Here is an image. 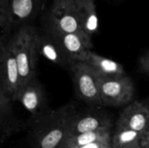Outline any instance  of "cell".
Instances as JSON below:
<instances>
[{
  "instance_id": "cell-1",
  "label": "cell",
  "mask_w": 149,
  "mask_h": 148,
  "mask_svg": "<svg viewBox=\"0 0 149 148\" xmlns=\"http://www.w3.org/2000/svg\"><path fill=\"white\" fill-rule=\"evenodd\" d=\"M74 106L65 105L50 109L42 117L31 122L28 140L31 148H61L68 136Z\"/></svg>"
},
{
  "instance_id": "cell-2",
  "label": "cell",
  "mask_w": 149,
  "mask_h": 148,
  "mask_svg": "<svg viewBox=\"0 0 149 148\" xmlns=\"http://www.w3.org/2000/svg\"><path fill=\"white\" fill-rule=\"evenodd\" d=\"M37 38L38 31L34 27L23 25L9 40L17 63L21 85L37 78Z\"/></svg>"
},
{
  "instance_id": "cell-3",
  "label": "cell",
  "mask_w": 149,
  "mask_h": 148,
  "mask_svg": "<svg viewBox=\"0 0 149 148\" xmlns=\"http://www.w3.org/2000/svg\"><path fill=\"white\" fill-rule=\"evenodd\" d=\"M45 29L60 33L77 34L93 44L92 38L83 31L79 24L75 0H53Z\"/></svg>"
},
{
  "instance_id": "cell-4",
  "label": "cell",
  "mask_w": 149,
  "mask_h": 148,
  "mask_svg": "<svg viewBox=\"0 0 149 148\" xmlns=\"http://www.w3.org/2000/svg\"><path fill=\"white\" fill-rule=\"evenodd\" d=\"M74 90L79 100L92 106H100V78L86 62H74L70 69Z\"/></svg>"
},
{
  "instance_id": "cell-5",
  "label": "cell",
  "mask_w": 149,
  "mask_h": 148,
  "mask_svg": "<svg viewBox=\"0 0 149 148\" xmlns=\"http://www.w3.org/2000/svg\"><path fill=\"white\" fill-rule=\"evenodd\" d=\"M134 84L127 75L109 79L100 78L102 106L118 107L128 105L134 99Z\"/></svg>"
},
{
  "instance_id": "cell-6",
  "label": "cell",
  "mask_w": 149,
  "mask_h": 148,
  "mask_svg": "<svg viewBox=\"0 0 149 148\" xmlns=\"http://www.w3.org/2000/svg\"><path fill=\"white\" fill-rule=\"evenodd\" d=\"M97 107L99 106H93V108L79 112L74 107L70 120L67 138L85 133L111 130L113 126L112 119L105 111Z\"/></svg>"
},
{
  "instance_id": "cell-7",
  "label": "cell",
  "mask_w": 149,
  "mask_h": 148,
  "mask_svg": "<svg viewBox=\"0 0 149 148\" xmlns=\"http://www.w3.org/2000/svg\"><path fill=\"white\" fill-rule=\"evenodd\" d=\"M13 101H18L30 113L31 122L42 117L50 108L45 91L38 78L23 84Z\"/></svg>"
},
{
  "instance_id": "cell-8",
  "label": "cell",
  "mask_w": 149,
  "mask_h": 148,
  "mask_svg": "<svg viewBox=\"0 0 149 148\" xmlns=\"http://www.w3.org/2000/svg\"><path fill=\"white\" fill-rule=\"evenodd\" d=\"M45 0H0V16L11 26L24 24L39 12Z\"/></svg>"
},
{
  "instance_id": "cell-9",
  "label": "cell",
  "mask_w": 149,
  "mask_h": 148,
  "mask_svg": "<svg viewBox=\"0 0 149 148\" xmlns=\"http://www.w3.org/2000/svg\"><path fill=\"white\" fill-rule=\"evenodd\" d=\"M20 85L21 79L17 63L11 44L8 41L0 59V87L13 101Z\"/></svg>"
},
{
  "instance_id": "cell-10",
  "label": "cell",
  "mask_w": 149,
  "mask_h": 148,
  "mask_svg": "<svg viewBox=\"0 0 149 148\" xmlns=\"http://www.w3.org/2000/svg\"><path fill=\"white\" fill-rule=\"evenodd\" d=\"M148 121V105L140 101H134L124 108L115 126L138 132L147 138ZM148 144L149 145L148 141Z\"/></svg>"
},
{
  "instance_id": "cell-11",
  "label": "cell",
  "mask_w": 149,
  "mask_h": 148,
  "mask_svg": "<svg viewBox=\"0 0 149 148\" xmlns=\"http://www.w3.org/2000/svg\"><path fill=\"white\" fill-rule=\"evenodd\" d=\"M37 49L38 56H42L59 67L70 71L73 63L67 58L57 39L48 31H38Z\"/></svg>"
},
{
  "instance_id": "cell-12",
  "label": "cell",
  "mask_w": 149,
  "mask_h": 148,
  "mask_svg": "<svg viewBox=\"0 0 149 148\" xmlns=\"http://www.w3.org/2000/svg\"><path fill=\"white\" fill-rule=\"evenodd\" d=\"M51 32L57 39L67 58L72 62H85L87 53L93 49V44L88 43L81 37L73 33H60L45 29Z\"/></svg>"
},
{
  "instance_id": "cell-13",
  "label": "cell",
  "mask_w": 149,
  "mask_h": 148,
  "mask_svg": "<svg viewBox=\"0 0 149 148\" xmlns=\"http://www.w3.org/2000/svg\"><path fill=\"white\" fill-rule=\"evenodd\" d=\"M12 99L0 87V140H3L20 132L22 122L16 117Z\"/></svg>"
},
{
  "instance_id": "cell-14",
  "label": "cell",
  "mask_w": 149,
  "mask_h": 148,
  "mask_svg": "<svg viewBox=\"0 0 149 148\" xmlns=\"http://www.w3.org/2000/svg\"><path fill=\"white\" fill-rule=\"evenodd\" d=\"M101 79L116 78L126 75L124 67L115 60L99 55L90 50L85 61Z\"/></svg>"
},
{
  "instance_id": "cell-15",
  "label": "cell",
  "mask_w": 149,
  "mask_h": 148,
  "mask_svg": "<svg viewBox=\"0 0 149 148\" xmlns=\"http://www.w3.org/2000/svg\"><path fill=\"white\" fill-rule=\"evenodd\" d=\"M95 1L75 0L79 24L83 31L91 38L99 31V17Z\"/></svg>"
},
{
  "instance_id": "cell-16",
  "label": "cell",
  "mask_w": 149,
  "mask_h": 148,
  "mask_svg": "<svg viewBox=\"0 0 149 148\" xmlns=\"http://www.w3.org/2000/svg\"><path fill=\"white\" fill-rule=\"evenodd\" d=\"M136 143H141L142 147L149 146L147 138L143 134L127 128L115 126L114 133L111 136L112 148H122Z\"/></svg>"
},
{
  "instance_id": "cell-17",
  "label": "cell",
  "mask_w": 149,
  "mask_h": 148,
  "mask_svg": "<svg viewBox=\"0 0 149 148\" xmlns=\"http://www.w3.org/2000/svg\"><path fill=\"white\" fill-rule=\"evenodd\" d=\"M111 130H100L68 137L61 148H79L100 140L111 139Z\"/></svg>"
},
{
  "instance_id": "cell-18",
  "label": "cell",
  "mask_w": 149,
  "mask_h": 148,
  "mask_svg": "<svg viewBox=\"0 0 149 148\" xmlns=\"http://www.w3.org/2000/svg\"><path fill=\"white\" fill-rule=\"evenodd\" d=\"M11 28H12L11 24H9L3 17L0 16V59L4 52L7 43L9 41V40L6 41L5 37L11 30Z\"/></svg>"
},
{
  "instance_id": "cell-19",
  "label": "cell",
  "mask_w": 149,
  "mask_h": 148,
  "mask_svg": "<svg viewBox=\"0 0 149 148\" xmlns=\"http://www.w3.org/2000/svg\"><path fill=\"white\" fill-rule=\"evenodd\" d=\"M79 148H112L111 139L96 141V142H93V143H91V144H88V145H86Z\"/></svg>"
},
{
  "instance_id": "cell-20",
  "label": "cell",
  "mask_w": 149,
  "mask_h": 148,
  "mask_svg": "<svg viewBox=\"0 0 149 148\" xmlns=\"http://www.w3.org/2000/svg\"><path fill=\"white\" fill-rule=\"evenodd\" d=\"M140 66L141 70L149 75V51H148L140 59Z\"/></svg>"
},
{
  "instance_id": "cell-21",
  "label": "cell",
  "mask_w": 149,
  "mask_h": 148,
  "mask_svg": "<svg viewBox=\"0 0 149 148\" xmlns=\"http://www.w3.org/2000/svg\"><path fill=\"white\" fill-rule=\"evenodd\" d=\"M142 144L141 143H136V144H134V145H131V146H127V147H125L122 148H142Z\"/></svg>"
},
{
  "instance_id": "cell-22",
  "label": "cell",
  "mask_w": 149,
  "mask_h": 148,
  "mask_svg": "<svg viewBox=\"0 0 149 148\" xmlns=\"http://www.w3.org/2000/svg\"><path fill=\"white\" fill-rule=\"evenodd\" d=\"M149 107V105H148ZM147 138H148V141L149 143V121H148V133H147Z\"/></svg>"
},
{
  "instance_id": "cell-23",
  "label": "cell",
  "mask_w": 149,
  "mask_h": 148,
  "mask_svg": "<svg viewBox=\"0 0 149 148\" xmlns=\"http://www.w3.org/2000/svg\"><path fill=\"white\" fill-rule=\"evenodd\" d=\"M142 148H149V146H148V147H143Z\"/></svg>"
}]
</instances>
